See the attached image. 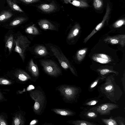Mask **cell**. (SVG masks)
I'll return each instance as SVG.
<instances>
[{
    "mask_svg": "<svg viewBox=\"0 0 125 125\" xmlns=\"http://www.w3.org/2000/svg\"><path fill=\"white\" fill-rule=\"evenodd\" d=\"M125 24V20L123 19H121L118 20L115 22L113 25L115 28H119Z\"/></svg>",
    "mask_w": 125,
    "mask_h": 125,
    "instance_id": "e575fe53",
    "label": "cell"
},
{
    "mask_svg": "<svg viewBox=\"0 0 125 125\" xmlns=\"http://www.w3.org/2000/svg\"><path fill=\"white\" fill-rule=\"evenodd\" d=\"M34 88V87L32 85H30L27 88V90L29 91L32 89H33Z\"/></svg>",
    "mask_w": 125,
    "mask_h": 125,
    "instance_id": "ab89813d",
    "label": "cell"
},
{
    "mask_svg": "<svg viewBox=\"0 0 125 125\" xmlns=\"http://www.w3.org/2000/svg\"><path fill=\"white\" fill-rule=\"evenodd\" d=\"M25 32L29 35L36 36L40 34V32L34 24L29 26L25 30Z\"/></svg>",
    "mask_w": 125,
    "mask_h": 125,
    "instance_id": "cb8c5ba5",
    "label": "cell"
},
{
    "mask_svg": "<svg viewBox=\"0 0 125 125\" xmlns=\"http://www.w3.org/2000/svg\"><path fill=\"white\" fill-rule=\"evenodd\" d=\"M14 48L13 52L18 53L23 62H24L26 52L28 50L31 43V41L25 35L18 31L14 33Z\"/></svg>",
    "mask_w": 125,
    "mask_h": 125,
    "instance_id": "3957f363",
    "label": "cell"
},
{
    "mask_svg": "<svg viewBox=\"0 0 125 125\" xmlns=\"http://www.w3.org/2000/svg\"><path fill=\"white\" fill-rule=\"evenodd\" d=\"M102 122L106 125H118L114 118L109 119L102 118L101 119Z\"/></svg>",
    "mask_w": 125,
    "mask_h": 125,
    "instance_id": "4dcf8cb0",
    "label": "cell"
},
{
    "mask_svg": "<svg viewBox=\"0 0 125 125\" xmlns=\"http://www.w3.org/2000/svg\"><path fill=\"white\" fill-rule=\"evenodd\" d=\"M6 1L9 6L13 10L20 12H23V11L17 5L11 0H7Z\"/></svg>",
    "mask_w": 125,
    "mask_h": 125,
    "instance_id": "83f0119b",
    "label": "cell"
},
{
    "mask_svg": "<svg viewBox=\"0 0 125 125\" xmlns=\"http://www.w3.org/2000/svg\"><path fill=\"white\" fill-rule=\"evenodd\" d=\"M38 24L40 28L43 30L58 31V28L56 26L47 20H41L39 21Z\"/></svg>",
    "mask_w": 125,
    "mask_h": 125,
    "instance_id": "4fadbf2b",
    "label": "cell"
},
{
    "mask_svg": "<svg viewBox=\"0 0 125 125\" xmlns=\"http://www.w3.org/2000/svg\"><path fill=\"white\" fill-rule=\"evenodd\" d=\"M8 116L7 114L2 112L0 114V125H8L7 121Z\"/></svg>",
    "mask_w": 125,
    "mask_h": 125,
    "instance_id": "1f68e13d",
    "label": "cell"
},
{
    "mask_svg": "<svg viewBox=\"0 0 125 125\" xmlns=\"http://www.w3.org/2000/svg\"><path fill=\"white\" fill-rule=\"evenodd\" d=\"M115 74H109L97 88L98 97L115 104L122 96L123 92L115 81Z\"/></svg>",
    "mask_w": 125,
    "mask_h": 125,
    "instance_id": "6da1fadb",
    "label": "cell"
},
{
    "mask_svg": "<svg viewBox=\"0 0 125 125\" xmlns=\"http://www.w3.org/2000/svg\"><path fill=\"white\" fill-rule=\"evenodd\" d=\"M97 72L100 76L105 78L110 73H113L116 75H118L119 73L112 69L108 68H100L97 69Z\"/></svg>",
    "mask_w": 125,
    "mask_h": 125,
    "instance_id": "603a6c76",
    "label": "cell"
},
{
    "mask_svg": "<svg viewBox=\"0 0 125 125\" xmlns=\"http://www.w3.org/2000/svg\"><path fill=\"white\" fill-rule=\"evenodd\" d=\"M68 123L74 125H97L94 122L83 120H72L68 121Z\"/></svg>",
    "mask_w": 125,
    "mask_h": 125,
    "instance_id": "d4e9b609",
    "label": "cell"
},
{
    "mask_svg": "<svg viewBox=\"0 0 125 125\" xmlns=\"http://www.w3.org/2000/svg\"><path fill=\"white\" fill-rule=\"evenodd\" d=\"M38 7V9L43 12L48 13L56 11L58 8L57 6L53 1L49 4H41Z\"/></svg>",
    "mask_w": 125,
    "mask_h": 125,
    "instance_id": "2e32d148",
    "label": "cell"
},
{
    "mask_svg": "<svg viewBox=\"0 0 125 125\" xmlns=\"http://www.w3.org/2000/svg\"><path fill=\"white\" fill-rule=\"evenodd\" d=\"M6 75L10 78L18 83L23 84L31 77L25 71L21 68H17L8 71Z\"/></svg>",
    "mask_w": 125,
    "mask_h": 125,
    "instance_id": "52a82bcc",
    "label": "cell"
},
{
    "mask_svg": "<svg viewBox=\"0 0 125 125\" xmlns=\"http://www.w3.org/2000/svg\"><path fill=\"white\" fill-rule=\"evenodd\" d=\"M105 79V78L99 75L90 85L88 88V90L89 92H93L99 85L104 81Z\"/></svg>",
    "mask_w": 125,
    "mask_h": 125,
    "instance_id": "7402d4cb",
    "label": "cell"
},
{
    "mask_svg": "<svg viewBox=\"0 0 125 125\" xmlns=\"http://www.w3.org/2000/svg\"><path fill=\"white\" fill-rule=\"evenodd\" d=\"M114 118L116 120L118 125H125V119L123 117L117 116Z\"/></svg>",
    "mask_w": 125,
    "mask_h": 125,
    "instance_id": "836d02e7",
    "label": "cell"
},
{
    "mask_svg": "<svg viewBox=\"0 0 125 125\" xmlns=\"http://www.w3.org/2000/svg\"><path fill=\"white\" fill-rule=\"evenodd\" d=\"M27 18L21 17L17 18L11 21L9 24V26L10 27H14L26 21Z\"/></svg>",
    "mask_w": 125,
    "mask_h": 125,
    "instance_id": "484cf974",
    "label": "cell"
},
{
    "mask_svg": "<svg viewBox=\"0 0 125 125\" xmlns=\"http://www.w3.org/2000/svg\"><path fill=\"white\" fill-rule=\"evenodd\" d=\"M98 114L89 108H85L80 112L79 116L82 118L86 120H93L96 118Z\"/></svg>",
    "mask_w": 125,
    "mask_h": 125,
    "instance_id": "7c38bea8",
    "label": "cell"
},
{
    "mask_svg": "<svg viewBox=\"0 0 125 125\" xmlns=\"http://www.w3.org/2000/svg\"><path fill=\"white\" fill-rule=\"evenodd\" d=\"M30 50L32 54L37 57H45L50 55L47 48L42 45H35Z\"/></svg>",
    "mask_w": 125,
    "mask_h": 125,
    "instance_id": "30bf717a",
    "label": "cell"
},
{
    "mask_svg": "<svg viewBox=\"0 0 125 125\" xmlns=\"http://www.w3.org/2000/svg\"><path fill=\"white\" fill-rule=\"evenodd\" d=\"M40 62L44 71L48 75L57 77L61 74V69L54 61L50 59H42Z\"/></svg>",
    "mask_w": 125,
    "mask_h": 125,
    "instance_id": "8992f818",
    "label": "cell"
},
{
    "mask_svg": "<svg viewBox=\"0 0 125 125\" xmlns=\"http://www.w3.org/2000/svg\"><path fill=\"white\" fill-rule=\"evenodd\" d=\"M51 110L56 114L62 116H73L76 115L74 111L69 109L53 108Z\"/></svg>",
    "mask_w": 125,
    "mask_h": 125,
    "instance_id": "ffe728a7",
    "label": "cell"
},
{
    "mask_svg": "<svg viewBox=\"0 0 125 125\" xmlns=\"http://www.w3.org/2000/svg\"><path fill=\"white\" fill-rule=\"evenodd\" d=\"M92 58L94 61L103 64L109 63L111 61V59L109 56L103 54H94Z\"/></svg>",
    "mask_w": 125,
    "mask_h": 125,
    "instance_id": "ac0fdd59",
    "label": "cell"
},
{
    "mask_svg": "<svg viewBox=\"0 0 125 125\" xmlns=\"http://www.w3.org/2000/svg\"><path fill=\"white\" fill-rule=\"evenodd\" d=\"M105 102V101L101 98L93 97L87 99L82 104V105L86 106V108H90L99 105Z\"/></svg>",
    "mask_w": 125,
    "mask_h": 125,
    "instance_id": "9a60e30c",
    "label": "cell"
},
{
    "mask_svg": "<svg viewBox=\"0 0 125 125\" xmlns=\"http://www.w3.org/2000/svg\"><path fill=\"white\" fill-rule=\"evenodd\" d=\"M26 4H29L39 1L40 0H19Z\"/></svg>",
    "mask_w": 125,
    "mask_h": 125,
    "instance_id": "8d00e7d4",
    "label": "cell"
},
{
    "mask_svg": "<svg viewBox=\"0 0 125 125\" xmlns=\"http://www.w3.org/2000/svg\"><path fill=\"white\" fill-rule=\"evenodd\" d=\"M46 47L50 51V54L56 58L63 69L65 70L69 69L74 75L78 76L74 68L58 46L49 43L46 44Z\"/></svg>",
    "mask_w": 125,
    "mask_h": 125,
    "instance_id": "277c9868",
    "label": "cell"
},
{
    "mask_svg": "<svg viewBox=\"0 0 125 125\" xmlns=\"http://www.w3.org/2000/svg\"><path fill=\"white\" fill-rule=\"evenodd\" d=\"M27 69L32 76L35 77H38L39 76V73L38 67L32 59H31L29 62Z\"/></svg>",
    "mask_w": 125,
    "mask_h": 125,
    "instance_id": "e0dca14e",
    "label": "cell"
},
{
    "mask_svg": "<svg viewBox=\"0 0 125 125\" xmlns=\"http://www.w3.org/2000/svg\"><path fill=\"white\" fill-rule=\"evenodd\" d=\"M29 93L31 97L35 101L33 107L34 113L38 115H41L45 108L47 103L44 92L38 87L35 90L30 92Z\"/></svg>",
    "mask_w": 125,
    "mask_h": 125,
    "instance_id": "5b68a950",
    "label": "cell"
},
{
    "mask_svg": "<svg viewBox=\"0 0 125 125\" xmlns=\"http://www.w3.org/2000/svg\"><path fill=\"white\" fill-rule=\"evenodd\" d=\"M14 32L12 30H9L4 36V51L5 55L8 52V56L12 53L14 48Z\"/></svg>",
    "mask_w": 125,
    "mask_h": 125,
    "instance_id": "9c48e42d",
    "label": "cell"
},
{
    "mask_svg": "<svg viewBox=\"0 0 125 125\" xmlns=\"http://www.w3.org/2000/svg\"><path fill=\"white\" fill-rule=\"evenodd\" d=\"M15 82L14 81L8 78L0 77V85H9L12 84Z\"/></svg>",
    "mask_w": 125,
    "mask_h": 125,
    "instance_id": "f546056e",
    "label": "cell"
},
{
    "mask_svg": "<svg viewBox=\"0 0 125 125\" xmlns=\"http://www.w3.org/2000/svg\"><path fill=\"white\" fill-rule=\"evenodd\" d=\"M2 90V89H0V102H4L7 101L1 91Z\"/></svg>",
    "mask_w": 125,
    "mask_h": 125,
    "instance_id": "d590c367",
    "label": "cell"
},
{
    "mask_svg": "<svg viewBox=\"0 0 125 125\" xmlns=\"http://www.w3.org/2000/svg\"><path fill=\"white\" fill-rule=\"evenodd\" d=\"M93 4L95 9L99 10L103 6V1L102 0H94Z\"/></svg>",
    "mask_w": 125,
    "mask_h": 125,
    "instance_id": "d6a6232c",
    "label": "cell"
},
{
    "mask_svg": "<svg viewBox=\"0 0 125 125\" xmlns=\"http://www.w3.org/2000/svg\"><path fill=\"white\" fill-rule=\"evenodd\" d=\"M87 50V48L80 50L77 51L76 53V58L79 62L82 61L83 59L86 54Z\"/></svg>",
    "mask_w": 125,
    "mask_h": 125,
    "instance_id": "4316f807",
    "label": "cell"
},
{
    "mask_svg": "<svg viewBox=\"0 0 125 125\" xmlns=\"http://www.w3.org/2000/svg\"><path fill=\"white\" fill-rule=\"evenodd\" d=\"M25 113L21 110L17 111L12 114V125H24L26 121Z\"/></svg>",
    "mask_w": 125,
    "mask_h": 125,
    "instance_id": "8fae6325",
    "label": "cell"
},
{
    "mask_svg": "<svg viewBox=\"0 0 125 125\" xmlns=\"http://www.w3.org/2000/svg\"></svg>",
    "mask_w": 125,
    "mask_h": 125,
    "instance_id": "60d3db41",
    "label": "cell"
},
{
    "mask_svg": "<svg viewBox=\"0 0 125 125\" xmlns=\"http://www.w3.org/2000/svg\"><path fill=\"white\" fill-rule=\"evenodd\" d=\"M121 81L123 85V88L124 90V92H125V74H123V76L122 78Z\"/></svg>",
    "mask_w": 125,
    "mask_h": 125,
    "instance_id": "74e56055",
    "label": "cell"
},
{
    "mask_svg": "<svg viewBox=\"0 0 125 125\" xmlns=\"http://www.w3.org/2000/svg\"><path fill=\"white\" fill-rule=\"evenodd\" d=\"M12 15V14L9 11L3 12L0 14V22H3L10 19Z\"/></svg>",
    "mask_w": 125,
    "mask_h": 125,
    "instance_id": "f1b7e54d",
    "label": "cell"
},
{
    "mask_svg": "<svg viewBox=\"0 0 125 125\" xmlns=\"http://www.w3.org/2000/svg\"><path fill=\"white\" fill-rule=\"evenodd\" d=\"M38 122V120L36 119H34L29 124L30 125H35Z\"/></svg>",
    "mask_w": 125,
    "mask_h": 125,
    "instance_id": "f35d334b",
    "label": "cell"
},
{
    "mask_svg": "<svg viewBox=\"0 0 125 125\" xmlns=\"http://www.w3.org/2000/svg\"><path fill=\"white\" fill-rule=\"evenodd\" d=\"M119 108V105L117 104L114 103H104L89 108L96 112L100 115H110L112 110Z\"/></svg>",
    "mask_w": 125,
    "mask_h": 125,
    "instance_id": "ba28073f",
    "label": "cell"
},
{
    "mask_svg": "<svg viewBox=\"0 0 125 125\" xmlns=\"http://www.w3.org/2000/svg\"><path fill=\"white\" fill-rule=\"evenodd\" d=\"M64 101L73 103L77 102L82 90L81 87L76 86L63 84L56 88Z\"/></svg>",
    "mask_w": 125,
    "mask_h": 125,
    "instance_id": "7a4b0ae2",
    "label": "cell"
},
{
    "mask_svg": "<svg viewBox=\"0 0 125 125\" xmlns=\"http://www.w3.org/2000/svg\"><path fill=\"white\" fill-rule=\"evenodd\" d=\"M80 27L77 24H75L70 30L66 37V42L69 43L72 42L79 32Z\"/></svg>",
    "mask_w": 125,
    "mask_h": 125,
    "instance_id": "d6986e66",
    "label": "cell"
},
{
    "mask_svg": "<svg viewBox=\"0 0 125 125\" xmlns=\"http://www.w3.org/2000/svg\"><path fill=\"white\" fill-rule=\"evenodd\" d=\"M125 35H120L113 37H108L105 38L104 41L113 44L119 43L123 47L125 45Z\"/></svg>",
    "mask_w": 125,
    "mask_h": 125,
    "instance_id": "5bb4252c",
    "label": "cell"
},
{
    "mask_svg": "<svg viewBox=\"0 0 125 125\" xmlns=\"http://www.w3.org/2000/svg\"><path fill=\"white\" fill-rule=\"evenodd\" d=\"M66 4L70 3L76 7L80 8H86L89 5L85 0H62Z\"/></svg>",
    "mask_w": 125,
    "mask_h": 125,
    "instance_id": "44dd1931",
    "label": "cell"
}]
</instances>
